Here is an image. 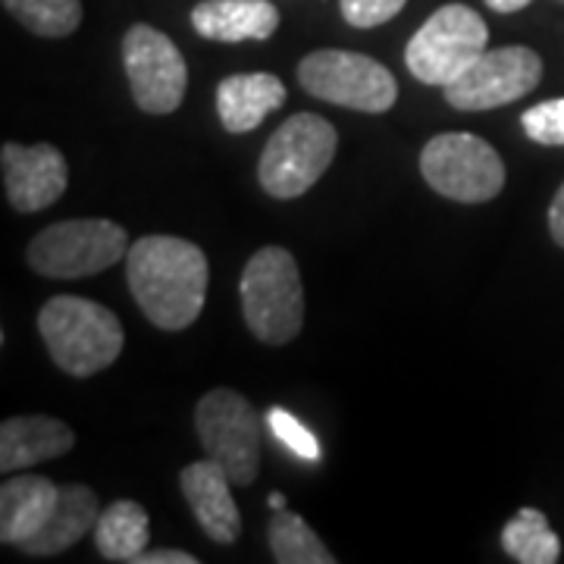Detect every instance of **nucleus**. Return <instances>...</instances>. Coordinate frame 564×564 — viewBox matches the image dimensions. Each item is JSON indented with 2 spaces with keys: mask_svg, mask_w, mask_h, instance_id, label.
I'll list each match as a JSON object with an SVG mask.
<instances>
[{
  "mask_svg": "<svg viewBox=\"0 0 564 564\" xmlns=\"http://www.w3.org/2000/svg\"><path fill=\"white\" fill-rule=\"evenodd\" d=\"M421 173L433 192L462 204L492 202L505 188L499 151L470 132H443L421 151Z\"/></svg>",
  "mask_w": 564,
  "mask_h": 564,
  "instance_id": "obj_8",
  "label": "nucleus"
},
{
  "mask_svg": "<svg viewBox=\"0 0 564 564\" xmlns=\"http://www.w3.org/2000/svg\"><path fill=\"white\" fill-rule=\"evenodd\" d=\"M299 82L317 101L339 104L364 113H386L399 98V82L367 54L355 51H314L299 63Z\"/></svg>",
  "mask_w": 564,
  "mask_h": 564,
  "instance_id": "obj_9",
  "label": "nucleus"
},
{
  "mask_svg": "<svg viewBox=\"0 0 564 564\" xmlns=\"http://www.w3.org/2000/svg\"><path fill=\"white\" fill-rule=\"evenodd\" d=\"M195 430L207 458L223 464L236 486H251L261 470L263 421L236 389H210L195 408Z\"/></svg>",
  "mask_w": 564,
  "mask_h": 564,
  "instance_id": "obj_7",
  "label": "nucleus"
},
{
  "mask_svg": "<svg viewBox=\"0 0 564 564\" xmlns=\"http://www.w3.org/2000/svg\"><path fill=\"white\" fill-rule=\"evenodd\" d=\"M135 564H198L195 555L182 552V549H158V552H141V558Z\"/></svg>",
  "mask_w": 564,
  "mask_h": 564,
  "instance_id": "obj_26",
  "label": "nucleus"
},
{
  "mask_svg": "<svg viewBox=\"0 0 564 564\" xmlns=\"http://www.w3.org/2000/svg\"><path fill=\"white\" fill-rule=\"evenodd\" d=\"M129 254V236L120 223L88 217L41 229L29 242V267L47 280L95 276Z\"/></svg>",
  "mask_w": 564,
  "mask_h": 564,
  "instance_id": "obj_5",
  "label": "nucleus"
},
{
  "mask_svg": "<svg viewBox=\"0 0 564 564\" xmlns=\"http://www.w3.org/2000/svg\"><path fill=\"white\" fill-rule=\"evenodd\" d=\"M527 139L545 148H564V98L536 104L521 117Z\"/></svg>",
  "mask_w": 564,
  "mask_h": 564,
  "instance_id": "obj_24",
  "label": "nucleus"
},
{
  "mask_svg": "<svg viewBox=\"0 0 564 564\" xmlns=\"http://www.w3.org/2000/svg\"><path fill=\"white\" fill-rule=\"evenodd\" d=\"M192 29L220 44L267 41L280 29V10L270 0H202L192 10Z\"/></svg>",
  "mask_w": 564,
  "mask_h": 564,
  "instance_id": "obj_15",
  "label": "nucleus"
},
{
  "mask_svg": "<svg viewBox=\"0 0 564 564\" xmlns=\"http://www.w3.org/2000/svg\"><path fill=\"white\" fill-rule=\"evenodd\" d=\"M270 552L280 564H333L336 555L323 545V540L307 527L302 514L282 508L273 511L267 524Z\"/></svg>",
  "mask_w": 564,
  "mask_h": 564,
  "instance_id": "obj_21",
  "label": "nucleus"
},
{
  "mask_svg": "<svg viewBox=\"0 0 564 564\" xmlns=\"http://www.w3.org/2000/svg\"><path fill=\"white\" fill-rule=\"evenodd\" d=\"M408 0H339V10L355 29H377L402 13Z\"/></svg>",
  "mask_w": 564,
  "mask_h": 564,
  "instance_id": "obj_25",
  "label": "nucleus"
},
{
  "mask_svg": "<svg viewBox=\"0 0 564 564\" xmlns=\"http://www.w3.org/2000/svg\"><path fill=\"white\" fill-rule=\"evenodd\" d=\"M7 202L20 214H39L61 198L69 185V170L54 144H17L7 141L0 151Z\"/></svg>",
  "mask_w": 564,
  "mask_h": 564,
  "instance_id": "obj_12",
  "label": "nucleus"
},
{
  "mask_svg": "<svg viewBox=\"0 0 564 564\" xmlns=\"http://www.w3.org/2000/svg\"><path fill=\"white\" fill-rule=\"evenodd\" d=\"M270 508H273V511H282V508H285V496H282V492H270Z\"/></svg>",
  "mask_w": 564,
  "mask_h": 564,
  "instance_id": "obj_29",
  "label": "nucleus"
},
{
  "mask_svg": "<svg viewBox=\"0 0 564 564\" xmlns=\"http://www.w3.org/2000/svg\"><path fill=\"white\" fill-rule=\"evenodd\" d=\"M549 232H552L555 245L564 248V182L562 188L555 192V198H552V207H549Z\"/></svg>",
  "mask_w": 564,
  "mask_h": 564,
  "instance_id": "obj_27",
  "label": "nucleus"
},
{
  "mask_svg": "<svg viewBox=\"0 0 564 564\" xmlns=\"http://www.w3.org/2000/svg\"><path fill=\"white\" fill-rule=\"evenodd\" d=\"M76 445L73 430L47 414H20L7 417L0 426V470L20 474L29 467L61 458Z\"/></svg>",
  "mask_w": 564,
  "mask_h": 564,
  "instance_id": "obj_14",
  "label": "nucleus"
},
{
  "mask_svg": "<svg viewBox=\"0 0 564 564\" xmlns=\"http://www.w3.org/2000/svg\"><path fill=\"white\" fill-rule=\"evenodd\" d=\"M98 518H101V505H98L95 489H88V486L82 484L63 486L61 499L54 505L47 524L41 527L39 533L25 545H20V549L25 555H35V558H47V555L66 552L69 545L79 543L88 530L98 527Z\"/></svg>",
  "mask_w": 564,
  "mask_h": 564,
  "instance_id": "obj_18",
  "label": "nucleus"
},
{
  "mask_svg": "<svg viewBox=\"0 0 564 564\" xmlns=\"http://www.w3.org/2000/svg\"><path fill=\"white\" fill-rule=\"evenodd\" d=\"M267 426H270V433H273L292 455H299L302 462H321V443H317V436H314L292 411H285V408H270V411H267Z\"/></svg>",
  "mask_w": 564,
  "mask_h": 564,
  "instance_id": "obj_23",
  "label": "nucleus"
},
{
  "mask_svg": "<svg viewBox=\"0 0 564 564\" xmlns=\"http://www.w3.org/2000/svg\"><path fill=\"white\" fill-rule=\"evenodd\" d=\"M543 79V61L524 44L484 51L474 66L445 85V101L455 110H492L530 95Z\"/></svg>",
  "mask_w": 564,
  "mask_h": 564,
  "instance_id": "obj_11",
  "label": "nucleus"
},
{
  "mask_svg": "<svg viewBox=\"0 0 564 564\" xmlns=\"http://www.w3.org/2000/svg\"><path fill=\"white\" fill-rule=\"evenodd\" d=\"M242 314L248 329L267 345L292 343L304 326V285L295 258L280 248L267 245L245 263Z\"/></svg>",
  "mask_w": 564,
  "mask_h": 564,
  "instance_id": "obj_3",
  "label": "nucleus"
},
{
  "mask_svg": "<svg viewBox=\"0 0 564 564\" xmlns=\"http://www.w3.org/2000/svg\"><path fill=\"white\" fill-rule=\"evenodd\" d=\"M489 44L484 17L464 3H445L408 41L404 63L423 85H452Z\"/></svg>",
  "mask_w": 564,
  "mask_h": 564,
  "instance_id": "obj_6",
  "label": "nucleus"
},
{
  "mask_svg": "<svg viewBox=\"0 0 564 564\" xmlns=\"http://www.w3.org/2000/svg\"><path fill=\"white\" fill-rule=\"evenodd\" d=\"M61 489L47 477H10L0 486V540L3 545H25L47 524Z\"/></svg>",
  "mask_w": 564,
  "mask_h": 564,
  "instance_id": "obj_17",
  "label": "nucleus"
},
{
  "mask_svg": "<svg viewBox=\"0 0 564 564\" xmlns=\"http://www.w3.org/2000/svg\"><path fill=\"white\" fill-rule=\"evenodd\" d=\"M122 66L139 110L154 117L180 110L188 85V66L170 35L144 22L132 25L122 39Z\"/></svg>",
  "mask_w": 564,
  "mask_h": 564,
  "instance_id": "obj_10",
  "label": "nucleus"
},
{
  "mask_svg": "<svg viewBox=\"0 0 564 564\" xmlns=\"http://www.w3.org/2000/svg\"><path fill=\"white\" fill-rule=\"evenodd\" d=\"M180 486L192 514L198 518L204 533L220 545H232L242 533V514L232 499V477L214 458L192 462L182 467Z\"/></svg>",
  "mask_w": 564,
  "mask_h": 564,
  "instance_id": "obj_13",
  "label": "nucleus"
},
{
  "mask_svg": "<svg viewBox=\"0 0 564 564\" xmlns=\"http://www.w3.org/2000/svg\"><path fill=\"white\" fill-rule=\"evenodd\" d=\"M502 549L521 564H555L562 558V540L536 508H521L505 524Z\"/></svg>",
  "mask_w": 564,
  "mask_h": 564,
  "instance_id": "obj_20",
  "label": "nucleus"
},
{
  "mask_svg": "<svg viewBox=\"0 0 564 564\" xmlns=\"http://www.w3.org/2000/svg\"><path fill=\"white\" fill-rule=\"evenodd\" d=\"M95 533V545L107 562H139L141 552L151 540V521L148 511L132 499H120L104 508Z\"/></svg>",
  "mask_w": 564,
  "mask_h": 564,
  "instance_id": "obj_19",
  "label": "nucleus"
},
{
  "mask_svg": "<svg viewBox=\"0 0 564 564\" xmlns=\"http://www.w3.org/2000/svg\"><path fill=\"white\" fill-rule=\"evenodd\" d=\"M126 280L144 317L176 333L202 317L210 267L188 239L144 236L126 254Z\"/></svg>",
  "mask_w": 564,
  "mask_h": 564,
  "instance_id": "obj_1",
  "label": "nucleus"
},
{
  "mask_svg": "<svg viewBox=\"0 0 564 564\" xmlns=\"http://www.w3.org/2000/svg\"><path fill=\"white\" fill-rule=\"evenodd\" d=\"M39 333L54 364L69 377H95L120 358L126 333L120 317L79 295H57L41 307Z\"/></svg>",
  "mask_w": 564,
  "mask_h": 564,
  "instance_id": "obj_2",
  "label": "nucleus"
},
{
  "mask_svg": "<svg viewBox=\"0 0 564 564\" xmlns=\"http://www.w3.org/2000/svg\"><path fill=\"white\" fill-rule=\"evenodd\" d=\"M3 10L41 39H66L82 25V0H3Z\"/></svg>",
  "mask_w": 564,
  "mask_h": 564,
  "instance_id": "obj_22",
  "label": "nucleus"
},
{
  "mask_svg": "<svg viewBox=\"0 0 564 564\" xmlns=\"http://www.w3.org/2000/svg\"><path fill=\"white\" fill-rule=\"evenodd\" d=\"M336 126L317 113H295L270 135L258 163V180L270 198L292 202L321 180L336 158Z\"/></svg>",
  "mask_w": 564,
  "mask_h": 564,
  "instance_id": "obj_4",
  "label": "nucleus"
},
{
  "mask_svg": "<svg viewBox=\"0 0 564 564\" xmlns=\"http://www.w3.org/2000/svg\"><path fill=\"white\" fill-rule=\"evenodd\" d=\"M496 13H518V10H524L530 7L533 0H486Z\"/></svg>",
  "mask_w": 564,
  "mask_h": 564,
  "instance_id": "obj_28",
  "label": "nucleus"
},
{
  "mask_svg": "<svg viewBox=\"0 0 564 564\" xmlns=\"http://www.w3.org/2000/svg\"><path fill=\"white\" fill-rule=\"evenodd\" d=\"M285 104V85L273 73H236L217 85V113L226 132H251Z\"/></svg>",
  "mask_w": 564,
  "mask_h": 564,
  "instance_id": "obj_16",
  "label": "nucleus"
}]
</instances>
